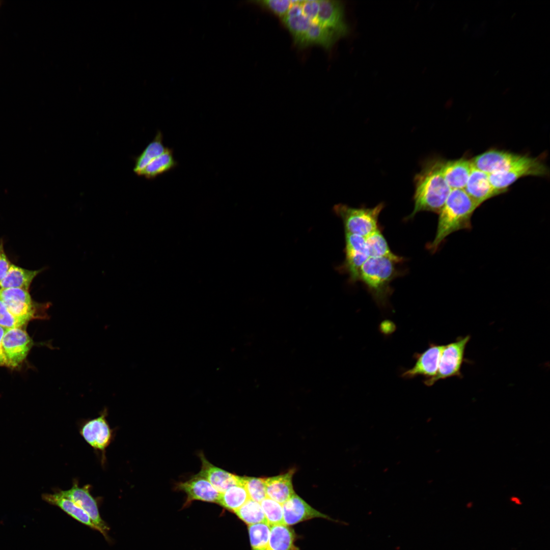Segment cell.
Masks as SVG:
<instances>
[{
    "mask_svg": "<svg viewBox=\"0 0 550 550\" xmlns=\"http://www.w3.org/2000/svg\"><path fill=\"white\" fill-rule=\"evenodd\" d=\"M33 344L31 337L21 327L6 329L2 346L9 367L18 366L26 358Z\"/></svg>",
    "mask_w": 550,
    "mask_h": 550,
    "instance_id": "10",
    "label": "cell"
},
{
    "mask_svg": "<svg viewBox=\"0 0 550 550\" xmlns=\"http://www.w3.org/2000/svg\"><path fill=\"white\" fill-rule=\"evenodd\" d=\"M11 264L4 251L3 244H0V282L8 272Z\"/></svg>",
    "mask_w": 550,
    "mask_h": 550,
    "instance_id": "37",
    "label": "cell"
},
{
    "mask_svg": "<svg viewBox=\"0 0 550 550\" xmlns=\"http://www.w3.org/2000/svg\"><path fill=\"white\" fill-rule=\"evenodd\" d=\"M316 21L334 32L339 38L346 36L349 32L344 18L343 6L340 1H319Z\"/></svg>",
    "mask_w": 550,
    "mask_h": 550,
    "instance_id": "13",
    "label": "cell"
},
{
    "mask_svg": "<svg viewBox=\"0 0 550 550\" xmlns=\"http://www.w3.org/2000/svg\"><path fill=\"white\" fill-rule=\"evenodd\" d=\"M393 260L384 257H370L361 268L359 281L366 286L376 303L387 306L391 293L390 283L397 273Z\"/></svg>",
    "mask_w": 550,
    "mask_h": 550,
    "instance_id": "3",
    "label": "cell"
},
{
    "mask_svg": "<svg viewBox=\"0 0 550 550\" xmlns=\"http://www.w3.org/2000/svg\"><path fill=\"white\" fill-rule=\"evenodd\" d=\"M167 147L163 143V135L159 130L153 140L145 147L135 159L133 172L138 175L150 162L162 154Z\"/></svg>",
    "mask_w": 550,
    "mask_h": 550,
    "instance_id": "26",
    "label": "cell"
},
{
    "mask_svg": "<svg viewBox=\"0 0 550 550\" xmlns=\"http://www.w3.org/2000/svg\"><path fill=\"white\" fill-rule=\"evenodd\" d=\"M260 505L269 526L284 525L282 504L266 497Z\"/></svg>",
    "mask_w": 550,
    "mask_h": 550,
    "instance_id": "32",
    "label": "cell"
},
{
    "mask_svg": "<svg viewBox=\"0 0 550 550\" xmlns=\"http://www.w3.org/2000/svg\"><path fill=\"white\" fill-rule=\"evenodd\" d=\"M177 165L178 162L174 157L173 150L167 147L162 154L150 162L138 175L147 179H153L170 171Z\"/></svg>",
    "mask_w": 550,
    "mask_h": 550,
    "instance_id": "25",
    "label": "cell"
},
{
    "mask_svg": "<svg viewBox=\"0 0 550 550\" xmlns=\"http://www.w3.org/2000/svg\"><path fill=\"white\" fill-rule=\"evenodd\" d=\"M303 14L313 21H316L319 10V1H302Z\"/></svg>",
    "mask_w": 550,
    "mask_h": 550,
    "instance_id": "36",
    "label": "cell"
},
{
    "mask_svg": "<svg viewBox=\"0 0 550 550\" xmlns=\"http://www.w3.org/2000/svg\"><path fill=\"white\" fill-rule=\"evenodd\" d=\"M175 489L186 493V505L195 500L217 503L220 495L211 483L199 473L186 481L177 483Z\"/></svg>",
    "mask_w": 550,
    "mask_h": 550,
    "instance_id": "15",
    "label": "cell"
},
{
    "mask_svg": "<svg viewBox=\"0 0 550 550\" xmlns=\"http://www.w3.org/2000/svg\"><path fill=\"white\" fill-rule=\"evenodd\" d=\"M26 323L11 313L0 298V326L5 329L21 327Z\"/></svg>",
    "mask_w": 550,
    "mask_h": 550,
    "instance_id": "35",
    "label": "cell"
},
{
    "mask_svg": "<svg viewBox=\"0 0 550 550\" xmlns=\"http://www.w3.org/2000/svg\"><path fill=\"white\" fill-rule=\"evenodd\" d=\"M107 408H104L97 418L85 421L80 425L79 433L85 441L105 458L106 449L114 438V430L106 420Z\"/></svg>",
    "mask_w": 550,
    "mask_h": 550,
    "instance_id": "7",
    "label": "cell"
},
{
    "mask_svg": "<svg viewBox=\"0 0 550 550\" xmlns=\"http://www.w3.org/2000/svg\"><path fill=\"white\" fill-rule=\"evenodd\" d=\"M0 298L17 318L28 322L33 317L34 307L28 290L14 288L0 289Z\"/></svg>",
    "mask_w": 550,
    "mask_h": 550,
    "instance_id": "14",
    "label": "cell"
},
{
    "mask_svg": "<svg viewBox=\"0 0 550 550\" xmlns=\"http://www.w3.org/2000/svg\"><path fill=\"white\" fill-rule=\"evenodd\" d=\"M480 205L464 189H452L438 213L437 229L432 242L428 249L434 253L452 233L472 228L471 217Z\"/></svg>",
    "mask_w": 550,
    "mask_h": 550,
    "instance_id": "2",
    "label": "cell"
},
{
    "mask_svg": "<svg viewBox=\"0 0 550 550\" xmlns=\"http://www.w3.org/2000/svg\"><path fill=\"white\" fill-rule=\"evenodd\" d=\"M242 479L250 499L260 503L267 497L264 478L243 476Z\"/></svg>",
    "mask_w": 550,
    "mask_h": 550,
    "instance_id": "33",
    "label": "cell"
},
{
    "mask_svg": "<svg viewBox=\"0 0 550 550\" xmlns=\"http://www.w3.org/2000/svg\"><path fill=\"white\" fill-rule=\"evenodd\" d=\"M255 2L282 18L286 15L293 1L263 0Z\"/></svg>",
    "mask_w": 550,
    "mask_h": 550,
    "instance_id": "34",
    "label": "cell"
},
{
    "mask_svg": "<svg viewBox=\"0 0 550 550\" xmlns=\"http://www.w3.org/2000/svg\"><path fill=\"white\" fill-rule=\"evenodd\" d=\"M294 470L279 475L264 478L266 496L281 504L287 501L295 493L292 476Z\"/></svg>",
    "mask_w": 550,
    "mask_h": 550,
    "instance_id": "20",
    "label": "cell"
},
{
    "mask_svg": "<svg viewBox=\"0 0 550 550\" xmlns=\"http://www.w3.org/2000/svg\"><path fill=\"white\" fill-rule=\"evenodd\" d=\"M250 499L243 483L234 485L220 495L217 502L224 508L235 512Z\"/></svg>",
    "mask_w": 550,
    "mask_h": 550,
    "instance_id": "28",
    "label": "cell"
},
{
    "mask_svg": "<svg viewBox=\"0 0 550 550\" xmlns=\"http://www.w3.org/2000/svg\"><path fill=\"white\" fill-rule=\"evenodd\" d=\"M464 190L480 206L486 201L500 195L492 186L489 175L473 166Z\"/></svg>",
    "mask_w": 550,
    "mask_h": 550,
    "instance_id": "19",
    "label": "cell"
},
{
    "mask_svg": "<svg viewBox=\"0 0 550 550\" xmlns=\"http://www.w3.org/2000/svg\"><path fill=\"white\" fill-rule=\"evenodd\" d=\"M370 257L389 258L396 263L402 262L403 258L395 254L390 249L384 237L379 229L365 238Z\"/></svg>",
    "mask_w": 550,
    "mask_h": 550,
    "instance_id": "27",
    "label": "cell"
},
{
    "mask_svg": "<svg viewBox=\"0 0 550 550\" xmlns=\"http://www.w3.org/2000/svg\"><path fill=\"white\" fill-rule=\"evenodd\" d=\"M523 155L491 149L471 159L473 166L488 175L505 171L518 162Z\"/></svg>",
    "mask_w": 550,
    "mask_h": 550,
    "instance_id": "12",
    "label": "cell"
},
{
    "mask_svg": "<svg viewBox=\"0 0 550 550\" xmlns=\"http://www.w3.org/2000/svg\"><path fill=\"white\" fill-rule=\"evenodd\" d=\"M0 5H1V2H0Z\"/></svg>",
    "mask_w": 550,
    "mask_h": 550,
    "instance_id": "40",
    "label": "cell"
},
{
    "mask_svg": "<svg viewBox=\"0 0 550 550\" xmlns=\"http://www.w3.org/2000/svg\"><path fill=\"white\" fill-rule=\"evenodd\" d=\"M511 501L517 505H520L521 504L520 500L517 497H512L511 499Z\"/></svg>",
    "mask_w": 550,
    "mask_h": 550,
    "instance_id": "39",
    "label": "cell"
},
{
    "mask_svg": "<svg viewBox=\"0 0 550 550\" xmlns=\"http://www.w3.org/2000/svg\"><path fill=\"white\" fill-rule=\"evenodd\" d=\"M295 534L285 525L270 526L267 550H299L294 544Z\"/></svg>",
    "mask_w": 550,
    "mask_h": 550,
    "instance_id": "24",
    "label": "cell"
},
{
    "mask_svg": "<svg viewBox=\"0 0 550 550\" xmlns=\"http://www.w3.org/2000/svg\"><path fill=\"white\" fill-rule=\"evenodd\" d=\"M384 206L380 203L373 208H354L338 204L334 206L333 210L342 219L345 233L366 238L379 229L378 217Z\"/></svg>",
    "mask_w": 550,
    "mask_h": 550,
    "instance_id": "4",
    "label": "cell"
},
{
    "mask_svg": "<svg viewBox=\"0 0 550 550\" xmlns=\"http://www.w3.org/2000/svg\"><path fill=\"white\" fill-rule=\"evenodd\" d=\"M269 526L263 522L249 526L252 550H267L270 535Z\"/></svg>",
    "mask_w": 550,
    "mask_h": 550,
    "instance_id": "31",
    "label": "cell"
},
{
    "mask_svg": "<svg viewBox=\"0 0 550 550\" xmlns=\"http://www.w3.org/2000/svg\"><path fill=\"white\" fill-rule=\"evenodd\" d=\"M284 525L289 526L314 518H331L316 510L296 494L282 504Z\"/></svg>",
    "mask_w": 550,
    "mask_h": 550,
    "instance_id": "16",
    "label": "cell"
},
{
    "mask_svg": "<svg viewBox=\"0 0 550 550\" xmlns=\"http://www.w3.org/2000/svg\"><path fill=\"white\" fill-rule=\"evenodd\" d=\"M42 499L49 504L56 506L70 516L89 527L97 530L87 513L71 500L61 496L57 491L53 493H44Z\"/></svg>",
    "mask_w": 550,
    "mask_h": 550,
    "instance_id": "21",
    "label": "cell"
},
{
    "mask_svg": "<svg viewBox=\"0 0 550 550\" xmlns=\"http://www.w3.org/2000/svg\"><path fill=\"white\" fill-rule=\"evenodd\" d=\"M443 160L438 158L426 160L421 171L416 175L414 207L407 219L421 211L438 213L442 209L452 190L442 172Z\"/></svg>",
    "mask_w": 550,
    "mask_h": 550,
    "instance_id": "1",
    "label": "cell"
},
{
    "mask_svg": "<svg viewBox=\"0 0 550 550\" xmlns=\"http://www.w3.org/2000/svg\"><path fill=\"white\" fill-rule=\"evenodd\" d=\"M202 462L199 474L206 479L219 493H223L230 487L243 483L242 477L228 472L211 463L203 453L199 454Z\"/></svg>",
    "mask_w": 550,
    "mask_h": 550,
    "instance_id": "17",
    "label": "cell"
},
{
    "mask_svg": "<svg viewBox=\"0 0 550 550\" xmlns=\"http://www.w3.org/2000/svg\"><path fill=\"white\" fill-rule=\"evenodd\" d=\"M41 270H28L11 264L6 275L0 282V289L14 288L28 291L33 279Z\"/></svg>",
    "mask_w": 550,
    "mask_h": 550,
    "instance_id": "23",
    "label": "cell"
},
{
    "mask_svg": "<svg viewBox=\"0 0 550 550\" xmlns=\"http://www.w3.org/2000/svg\"><path fill=\"white\" fill-rule=\"evenodd\" d=\"M90 485H86L82 487L78 485L77 481H74L72 487L68 490L59 489L57 491L62 496L71 500L90 517L92 522L99 531L107 539L109 528L102 519L99 511L97 501L90 493Z\"/></svg>",
    "mask_w": 550,
    "mask_h": 550,
    "instance_id": "9",
    "label": "cell"
},
{
    "mask_svg": "<svg viewBox=\"0 0 550 550\" xmlns=\"http://www.w3.org/2000/svg\"><path fill=\"white\" fill-rule=\"evenodd\" d=\"M339 39L334 32L315 21L311 23L298 46L306 47L316 44L329 49Z\"/></svg>",
    "mask_w": 550,
    "mask_h": 550,
    "instance_id": "22",
    "label": "cell"
},
{
    "mask_svg": "<svg viewBox=\"0 0 550 550\" xmlns=\"http://www.w3.org/2000/svg\"><path fill=\"white\" fill-rule=\"evenodd\" d=\"M6 329L0 326V366L9 367L8 362L2 346V339Z\"/></svg>",
    "mask_w": 550,
    "mask_h": 550,
    "instance_id": "38",
    "label": "cell"
},
{
    "mask_svg": "<svg viewBox=\"0 0 550 550\" xmlns=\"http://www.w3.org/2000/svg\"><path fill=\"white\" fill-rule=\"evenodd\" d=\"M443 347V345L431 343L423 352L415 353V365L412 368L403 371L401 377L404 379H412L422 376L424 377L425 380L433 378L437 372Z\"/></svg>",
    "mask_w": 550,
    "mask_h": 550,
    "instance_id": "11",
    "label": "cell"
},
{
    "mask_svg": "<svg viewBox=\"0 0 550 550\" xmlns=\"http://www.w3.org/2000/svg\"><path fill=\"white\" fill-rule=\"evenodd\" d=\"M282 19L297 45H299L313 22L303 14L295 16H284Z\"/></svg>",
    "mask_w": 550,
    "mask_h": 550,
    "instance_id": "30",
    "label": "cell"
},
{
    "mask_svg": "<svg viewBox=\"0 0 550 550\" xmlns=\"http://www.w3.org/2000/svg\"><path fill=\"white\" fill-rule=\"evenodd\" d=\"M547 168L541 158L522 155L520 159L507 170L489 175L493 187L500 194L520 178L528 176H544Z\"/></svg>",
    "mask_w": 550,
    "mask_h": 550,
    "instance_id": "5",
    "label": "cell"
},
{
    "mask_svg": "<svg viewBox=\"0 0 550 550\" xmlns=\"http://www.w3.org/2000/svg\"><path fill=\"white\" fill-rule=\"evenodd\" d=\"M345 258L338 269L347 273L351 283L359 281L361 267L370 257L365 237L345 233Z\"/></svg>",
    "mask_w": 550,
    "mask_h": 550,
    "instance_id": "8",
    "label": "cell"
},
{
    "mask_svg": "<svg viewBox=\"0 0 550 550\" xmlns=\"http://www.w3.org/2000/svg\"><path fill=\"white\" fill-rule=\"evenodd\" d=\"M234 513L238 517L248 526L263 522L267 523L260 503L250 499Z\"/></svg>",
    "mask_w": 550,
    "mask_h": 550,
    "instance_id": "29",
    "label": "cell"
},
{
    "mask_svg": "<svg viewBox=\"0 0 550 550\" xmlns=\"http://www.w3.org/2000/svg\"><path fill=\"white\" fill-rule=\"evenodd\" d=\"M473 168L471 159L443 160L442 172L451 189H464Z\"/></svg>",
    "mask_w": 550,
    "mask_h": 550,
    "instance_id": "18",
    "label": "cell"
},
{
    "mask_svg": "<svg viewBox=\"0 0 550 550\" xmlns=\"http://www.w3.org/2000/svg\"><path fill=\"white\" fill-rule=\"evenodd\" d=\"M470 339V335L460 336L455 341L444 345L435 376L430 380H424V383L430 387L439 380L452 377H461L465 350Z\"/></svg>",
    "mask_w": 550,
    "mask_h": 550,
    "instance_id": "6",
    "label": "cell"
}]
</instances>
